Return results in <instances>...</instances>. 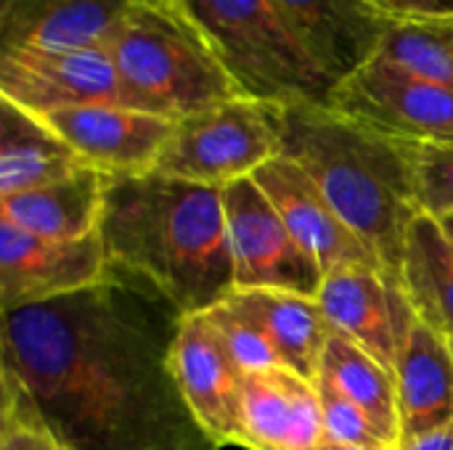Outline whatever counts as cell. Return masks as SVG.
Returning a JSON list of instances; mask_svg holds the SVG:
<instances>
[{
  "mask_svg": "<svg viewBox=\"0 0 453 450\" xmlns=\"http://www.w3.org/2000/svg\"><path fill=\"white\" fill-rule=\"evenodd\" d=\"M305 50L340 85L380 56L390 21L369 0H273Z\"/></svg>",
  "mask_w": 453,
  "mask_h": 450,
  "instance_id": "cell-15",
  "label": "cell"
},
{
  "mask_svg": "<svg viewBox=\"0 0 453 450\" xmlns=\"http://www.w3.org/2000/svg\"><path fill=\"white\" fill-rule=\"evenodd\" d=\"M401 286L414 313L441 334L451 337L453 241L433 215H419L409 228Z\"/></svg>",
  "mask_w": 453,
  "mask_h": 450,
  "instance_id": "cell-22",
  "label": "cell"
},
{
  "mask_svg": "<svg viewBox=\"0 0 453 450\" xmlns=\"http://www.w3.org/2000/svg\"><path fill=\"white\" fill-rule=\"evenodd\" d=\"M319 305L329 326L366 350L390 374L401 361L417 313L403 286L374 265H348L326 273Z\"/></svg>",
  "mask_w": 453,
  "mask_h": 450,
  "instance_id": "cell-11",
  "label": "cell"
},
{
  "mask_svg": "<svg viewBox=\"0 0 453 450\" xmlns=\"http://www.w3.org/2000/svg\"><path fill=\"white\" fill-rule=\"evenodd\" d=\"M401 438L403 443L435 432L453 422V350L451 339L425 324L411 326L401 361L395 366ZM401 443V446H403Z\"/></svg>",
  "mask_w": 453,
  "mask_h": 450,
  "instance_id": "cell-18",
  "label": "cell"
},
{
  "mask_svg": "<svg viewBox=\"0 0 453 450\" xmlns=\"http://www.w3.org/2000/svg\"><path fill=\"white\" fill-rule=\"evenodd\" d=\"M173 371L204 435L218 448L244 446V374L226 353L215 326L204 313L183 318L173 347Z\"/></svg>",
  "mask_w": 453,
  "mask_h": 450,
  "instance_id": "cell-13",
  "label": "cell"
},
{
  "mask_svg": "<svg viewBox=\"0 0 453 450\" xmlns=\"http://www.w3.org/2000/svg\"><path fill=\"white\" fill-rule=\"evenodd\" d=\"M449 339H451V350H453V334H451V337H449Z\"/></svg>",
  "mask_w": 453,
  "mask_h": 450,
  "instance_id": "cell-34",
  "label": "cell"
},
{
  "mask_svg": "<svg viewBox=\"0 0 453 450\" xmlns=\"http://www.w3.org/2000/svg\"><path fill=\"white\" fill-rule=\"evenodd\" d=\"M281 154L300 164L337 217L401 284L411 223L422 215L403 141L388 138L334 106H284Z\"/></svg>",
  "mask_w": 453,
  "mask_h": 450,
  "instance_id": "cell-3",
  "label": "cell"
},
{
  "mask_svg": "<svg viewBox=\"0 0 453 450\" xmlns=\"http://www.w3.org/2000/svg\"><path fill=\"white\" fill-rule=\"evenodd\" d=\"M401 450H453V422L435 432H427L422 438L403 443Z\"/></svg>",
  "mask_w": 453,
  "mask_h": 450,
  "instance_id": "cell-30",
  "label": "cell"
},
{
  "mask_svg": "<svg viewBox=\"0 0 453 450\" xmlns=\"http://www.w3.org/2000/svg\"><path fill=\"white\" fill-rule=\"evenodd\" d=\"M0 450H66L24 406V400L3 390Z\"/></svg>",
  "mask_w": 453,
  "mask_h": 450,
  "instance_id": "cell-28",
  "label": "cell"
},
{
  "mask_svg": "<svg viewBox=\"0 0 453 450\" xmlns=\"http://www.w3.org/2000/svg\"><path fill=\"white\" fill-rule=\"evenodd\" d=\"M438 223L443 225V231L449 233V239L453 241V215H443V217H438Z\"/></svg>",
  "mask_w": 453,
  "mask_h": 450,
  "instance_id": "cell-32",
  "label": "cell"
},
{
  "mask_svg": "<svg viewBox=\"0 0 453 450\" xmlns=\"http://www.w3.org/2000/svg\"><path fill=\"white\" fill-rule=\"evenodd\" d=\"M223 207L236 292L271 289L319 297L326 278L324 268L297 244L255 178L228 183Z\"/></svg>",
  "mask_w": 453,
  "mask_h": 450,
  "instance_id": "cell-7",
  "label": "cell"
},
{
  "mask_svg": "<svg viewBox=\"0 0 453 450\" xmlns=\"http://www.w3.org/2000/svg\"><path fill=\"white\" fill-rule=\"evenodd\" d=\"M313 450H380V448H358V446H342V443H332V440H324L319 448Z\"/></svg>",
  "mask_w": 453,
  "mask_h": 450,
  "instance_id": "cell-31",
  "label": "cell"
},
{
  "mask_svg": "<svg viewBox=\"0 0 453 450\" xmlns=\"http://www.w3.org/2000/svg\"><path fill=\"white\" fill-rule=\"evenodd\" d=\"M165 3H170V5H180V8H183V5H186V3H191V0H165Z\"/></svg>",
  "mask_w": 453,
  "mask_h": 450,
  "instance_id": "cell-33",
  "label": "cell"
},
{
  "mask_svg": "<svg viewBox=\"0 0 453 450\" xmlns=\"http://www.w3.org/2000/svg\"><path fill=\"white\" fill-rule=\"evenodd\" d=\"M380 56L453 90V21L390 24Z\"/></svg>",
  "mask_w": 453,
  "mask_h": 450,
  "instance_id": "cell-24",
  "label": "cell"
},
{
  "mask_svg": "<svg viewBox=\"0 0 453 450\" xmlns=\"http://www.w3.org/2000/svg\"><path fill=\"white\" fill-rule=\"evenodd\" d=\"M226 302L250 316L268 334L287 369L311 382H319L332 326L316 297L252 289L234 292Z\"/></svg>",
  "mask_w": 453,
  "mask_h": 450,
  "instance_id": "cell-21",
  "label": "cell"
},
{
  "mask_svg": "<svg viewBox=\"0 0 453 450\" xmlns=\"http://www.w3.org/2000/svg\"><path fill=\"white\" fill-rule=\"evenodd\" d=\"M204 316L215 326L226 353L231 355V361L236 363V369L242 374H257V371L284 366V361H281L279 350L273 347V342L268 339V334L250 316L239 313L228 302L215 305Z\"/></svg>",
  "mask_w": 453,
  "mask_h": 450,
  "instance_id": "cell-25",
  "label": "cell"
},
{
  "mask_svg": "<svg viewBox=\"0 0 453 450\" xmlns=\"http://www.w3.org/2000/svg\"><path fill=\"white\" fill-rule=\"evenodd\" d=\"M281 156L279 106L234 98L175 122L157 172L226 188Z\"/></svg>",
  "mask_w": 453,
  "mask_h": 450,
  "instance_id": "cell-6",
  "label": "cell"
},
{
  "mask_svg": "<svg viewBox=\"0 0 453 450\" xmlns=\"http://www.w3.org/2000/svg\"><path fill=\"white\" fill-rule=\"evenodd\" d=\"M252 178L271 199L289 233L324 268V273L348 265L382 268L377 257L358 241V236L337 217V212L319 191V186L308 178V172L289 156L281 154L271 159Z\"/></svg>",
  "mask_w": 453,
  "mask_h": 450,
  "instance_id": "cell-14",
  "label": "cell"
},
{
  "mask_svg": "<svg viewBox=\"0 0 453 450\" xmlns=\"http://www.w3.org/2000/svg\"><path fill=\"white\" fill-rule=\"evenodd\" d=\"M0 98L37 117L90 103L125 106L109 50L0 48Z\"/></svg>",
  "mask_w": 453,
  "mask_h": 450,
  "instance_id": "cell-10",
  "label": "cell"
},
{
  "mask_svg": "<svg viewBox=\"0 0 453 450\" xmlns=\"http://www.w3.org/2000/svg\"><path fill=\"white\" fill-rule=\"evenodd\" d=\"M334 387H340L366 416L377 424L382 438L393 450H401V408L398 385L382 363H377L366 350L340 332H329L326 350L321 358V374Z\"/></svg>",
  "mask_w": 453,
  "mask_h": 450,
  "instance_id": "cell-23",
  "label": "cell"
},
{
  "mask_svg": "<svg viewBox=\"0 0 453 450\" xmlns=\"http://www.w3.org/2000/svg\"><path fill=\"white\" fill-rule=\"evenodd\" d=\"M88 162L37 114L0 98V196L58 183Z\"/></svg>",
  "mask_w": 453,
  "mask_h": 450,
  "instance_id": "cell-19",
  "label": "cell"
},
{
  "mask_svg": "<svg viewBox=\"0 0 453 450\" xmlns=\"http://www.w3.org/2000/svg\"><path fill=\"white\" fill-rule=\"evenodd\" d=\"M332 106L345 117L406 143L453 141V90L385 56L340 82Z\"/></svg>",
  "mask_w": 453,
  "mask_h": 450,
  "instance_id": "cell-8",
  "label": "cell"
},
{
  "mask_svg": "<svg viewBox=\"0 0 453 450\" xmlns=\"http://www.w3.org/2000/svg\"><path fill=\"white\" fill-rule=\"evenodd\" d=\"M247 98L271 106H332L337 82L297 40L273 0L183 5Z\"/></svg>",
  "mask_w": 453,
  "mask_h": 450,
  "instance_id": "cell-5",
  "label": "cell"
},
{
  "mask_svg": "<svg viewBox=\"0 0 453 450\" xmlns=\"http://www.w3.org/2000/svg\"><path fill=\"white\" fill-rule=\"evenodd\" d=\"M98 233L111 268L157 286L186 318L236 292L223 188L157 170L106 175Z\"/></svg>",
  "mask_w": 453,
  "mask_h": 450,
  "instance_id": "cell-2",
  "label": "cell"
},
{
  "mask_svg": "<svg viewBox=\"0 0 453 450\" xmlns=\"http://www.w3.org/2000/svg\"><path fill=\"white\" fill-rule=\"evenodd\" d=\"M183 318L109 265L90 289L3 313V390L66 450H218L173 371Z\"/></svg>",
  "mask_w": 453,
  "mask_h": 450,
  "instance_id": "cell-1",
  "label": "cell"
},
{
  "mask_svg": "<svg viewBox=\"0 0 453 450\" xmlns=\"http://www.w3.org/2000/svg\"><path fill=\"white\" fill-rule=\"evenodd\" d=\"M316 387L321 398L326 440L342 443V446H358V448L393 450L390 443L382 438V432L377 430V424L366 416V411L358 408L340 387H334L324 377H319Z\"/></svg>",
  "mask_w": 453,
  "mask_h": 450,
  "instance_id": "cell-27",
  "label": "cell"
},
{
  "mask_svg": "<svg viewBox=\"0 0 453 450\" xmlns=\"http://www.w3.org/2000/svg\"><path fill=\"white\" fill-rule=\"evenodd\" d=\"M109 273L101 233L42 239L0 220V305L3 313L45 305L101 284Z\"/></svg>",
  "mask_w": 453,
  "mask_h": 450,
  "instance_id": "cell-9",
  "label": "cell"
},
{
  "mask_svg": "<svg viewBox=\"0 0 453 450\" xmlns=\"http://www.w3.org/2000/svg\"><path fill=\"white\" fill-rule=\"evenodd\" d=\"M138 0H3L0 48L106 50Z\"/></svg>",
  "mask_w": 453,
  "mask_h": 450,
  "instance_id": "cell-16",
  "label": "cell"
},
{
  "mask_svg": "<svg viewBox=\"0 0 453 450\" xmlns=\"http://www.w3.org/2000/svg\"><path fill=\"white\" fill-rule=\"evenodd\" d=\"M406 151L422 215H453V141L406 143Z\"/></svg>",
  "mask_w": 453,
  "mask_h": 450,
  "instance_id": "cell-26",
  "label": "cell"
},
{
  "mask_svg": "<svg viewBox=\"0 0 453 450\" xmlns=\"http://www.w3.org/2000/svg\"><path fill=\"white\" fill-rule=\"evenodd\" d=\"M42 119L104 175L154 172L175 130V119L119 103L58 109Z\"/></svg>",
  "mask_w": 453,
  "mask_h": 450,
  "instance_id": "cell-12",
  "label": "cell"
},
{
  "mask_svg": "<svg viewBox=\"0 0 453 450\" xmlns=\"http://www.w3.org/2000/svg\"><path fill=\"white\" fill-rule=\"evenodd\" d=\"M390 24L453 21V0H369Z\"/></svg>",
  "mask_w": 453,
  "mask_h": 450,
  "instance_id": "cell-29",
  "label": "cell"
},
{
  "mask_svg": "<svg viewBox=\"0 0 453 450\" xmlns=\"http://www.w3.org/2000/svg\"><path fill=\"white\" fill-rule=\"evenodd\" d=\"M106 175L85 167L58 183L0 196V220L42 239H82L98 233Z\"/></svg>",
  "mask_w": 453,
  "mask_h": 450,
  "instance_id": "cell-20",
  "label": "cell"
},
{
  "mask_svg": "<svg viewBox=\"0 0 453 450\" xmlns=\"http://www.w3.org/2000/svg\"><path fill=\"white\" fill-rule=\"evenodd\" d=\"M242 419L247 450H313L326 440L316 382L287 366L244 374Z\"/></svg>",
  "mask_w": 453,
  "mask_h": 450,
  "instance_id": "cell-17",
  "label": "cell"
},
{
  "mask_svg": "<svg viewBox=\"0 0 453 450\" xmlns=\"http://www.w3.org/2000/svg\"><path fill=\"white\" fill-rule=\"evenodd\" d=\"M106 50L130 109L180 122L226 101L247 98L180 5L138 0Z\"/></svg>",
  "mask_w": 453,
  "mask_h": 450,
  "instance_id": "cell-4",
  "label": "cell"
}]
</instances>
